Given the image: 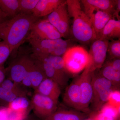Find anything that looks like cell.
I'll list each match as a JSON object with an SVG mask.
<instances>
[{
  "instance_id": "277c9868",
  "label": "cell",
  "mask_w": 120,
  "mask_h": 120,
  "mask_svg": "<svg viewBox=\"0 0 120 120\" xmlns=\"http://www.w3.org/2000/svg\"><path fill=\"white\" fill-rule=\"evenodd\" d=\"M62 57L65 69L69 73L73 75L83 71L90 60L88 52L80 46L69 47Z\"/></svg>"
},
{
  "instance_id": "d590c367",
  "label": "cell",
  "mask_w": 120,
  "mask_h": 120,
  "mask_svg": "<svg viewBox=\"0 0 120 120\" xmlns=\"http://www.w3.org/2000/svg\"><path fill=\"white\" fill-rule=\"evenodd\" d=\"M8 17L2 11L0 8V23L8 19Z\"/></svg>"
},
{
  "instance_id": "603a6c76",
  "label": "cell",
  "mask_w": 120,
  "mask_h": 120,
  "mask_svg": "<svg viewBox=\"0 0 120 120\" xmlns=\"http://www.w3.org/2000/svg\"><path fill=\"white\" fill-rule=\"evenodd\" d=\"M20 13L32 15L39 0H19Z\"/></svg>"
},
{
  "instance_id": "e575fe53",
  "label": "cell",
  "mask_w": 120,
  "mask_h": 120,
  "mask_svg": "<svg viewBox=\"0 0 120 120\" xmlns=\"http://www.w3.org/2000/svg\"><path fill=\"white\" fill-rule=\"evenodd\" d=\"M6 74V70L4 64L0 65V84L4 80Z\"/></svg>"
},
{
  "instance_id": "8992f818",
  "label": "cell",
  "mask_w": 120,
  "mask_h": 120,
  "mask_svg": "<svg viewBox=\"0 0 120 120\" xmlns=\"http://www.w3.org/2000/svg\"><path fill=\"white\" fill-rule=\"evenodd\" d=\"M94 71L92 69L90 58L88 64L78 77L81 96L80 111L84 112H88V107L92 101V76Z\"/></svg>"
},
{
  "instance_id": "9a60e30c",
  "label": "cell",
  "mask_w": 120,
  "mask_h": 120,
  "mask_svg": "<svg viewBox=\"0 0 120 120\" xmlns=\"http://www.w3.org/2000/svg\"><path fill=\"white\" fill-rule=\"evenodd\" d=\"M64 1V0H39L32 15L39 18L47 16Z\"/></svg>"
},
{
  "instance_id": "52a82bcc",
  "label": "cell",
  "mask_w": 120,
  "mask_h": 120,
  "mask_svg": "<svg viewBox=\"0 0 120 120\" xmlns=\"http://www.w3.org/2000/svg\"><path fill=\"white\" fill-rule=\"evenodd\" d=\"M57 30L62 37H68L70 32V18L66 0L56 8L45 19Z\"/></svg>"
},
{
  "instance_id": "4dcf8cb0",
  "label": "cell",
  "mask_w": 120,
  "mask_h": 120,
  "mask_svg": "<svg viewBox=\"0 0 120 120\" xmlns=\"http://www.w3.org/2000/svg\"><path fill=\"white\" fill-rule=\"evenodd\" d=\"M93 120H116V119L100 111L90 117Z\"/></svg>"
},
{
  "instance_id": "44dd1931",
  "label": "cell",
  "mask_w": 120,
  "mask_h": 120,
  "mask_svg": "<svg viewBox=\"0 0 120 120\" xmlns=\"http://www.w3.org/2000/svg\"><path fill=\"white\" fill-rule=\"evenodd\" d=\"M0 8L9 19L20 13L19 0H0Z\"/></svg>"
},
{
  "instance_id": "8fae6325",
  "label": "cell",
  "mask_w": 120,
  "mask_h": 120,
  "mask_svg": "<svg viewBox=\"0 0 120 120\" xmlns=\"http://www.w3.org/2000/svg\"><path fill=\"white\" fill-rule=\"evenodd\" d=\"M34 112L41 118L49 117L57 110V102L38 93H35L32 100Z\"/></svg>"
},
{
  "instance_id": "6da1fadb",
  "label": "cell",
  "mask_w": 120,
  "mask_h": 120,
  "mask_svg": "<svg viewBox=\"0 0 120 120\" xmlns=\"http://www.w3.org/2000/svg\"><path fill=\"white\" fill-rule=\"evenodd\" d=\"M40 18L20 13L0 23V39L12 52L26 39L32 26Z\"/></svg>"
},
{
  "instance_id": "cb8c5ba5",
  "label": "cell",
  "mask_w": 120,
  "mask_h": 120,
  "mask_svg": "<svg viewBox=\"0 0 120 120\" xmlns=\"http://www.w3.org/2000/svg\"><path fill=\"white\" fill-rule=\"evenodd\" d=\"M107 54L110 60L120 58V39L109 41L107 49Z\"/></svg>"
},
{
  "instance_id": "4fadbf2b",
  "label": "cell",
  "mask_w": 120,
  "mask_h": 120,
  "mask_svg": "<svg viewBox=\"0 0 120 120\" xmlns=\"http://www.w3.org/2000/svg\"><path fill=\"white\" fill-rule=\"evenodd\" d=\"M63 101L68 107L77 111H80L81 96L78 77L74 80L66 89Z\"/></svg>"
},
{
  "instance_id": "ffe728a7",
  "label": "cell",
  "mask_w": 120,
  "mask_h": 120,
  "mask_svg": "<svg viewBox=\"0 0 120 120\" xmlns=\"http://www.w3.org/2000/svg\"><path fill=\"white\" fill-rule=\"evenodd\" d=\"M102 76L111 82L114 86H118L120 82V71H116L112 66L109 60L104 62L99 70Z\"/></svg>"
},
{
  "instance_id": "5b68a950",
  "label": "cell",
  "mask_w": 120,
  "mask_h": 120,
  "mask_svg": "<svg viewBox=\"0 0 120 120\" xmlns=\"http://www.w3.org/2000/svg\"><path fill=\"white\" fill-rule=\"evenodd\" d=\"M93 97L91 103L94 109L98 110L104 103L107 102L110 94L114 90V86L110 82L96 70L92 76Z\"/></svg>"
},
{
  "instance_id": "ba28073f",
  "label": "cell",
  "mask_w": 120,
  "mask_h": 120,
  "mask_svg": "<svg viewBox=\"0 0 120 120\" xmlns=\"http://www.w3.org/2000/svg\"><path fill=\"white\" fill-rule=\"evenodd\" d=\"M62 37L60 32L47 19H40L32 26L26 40H52Z\"/></svg>"
},
{
  "instance_id": "d6a6232c",
  "label": "cell",
  "mask_w": 120,
  "mask_h": 120,
  "mask_svg": "<svg viewBox=\"0 0 120 120\" xmlns=\"http://www.w3.org/2000/svg\"><path fill=\"white\" fill-rule=\"evenodd\" d=\"M111 65L116 71H120V60L118 58L109 60Z\"/></svg>"
},
{
  "instance_id": "f546056e",
  "label": "cell",
  "mask_w": 120,
  "mask_h": 120,
  "mask_svg": "<svg viewBox=\"0 0 120 120\" xmlns=\"http://www.w3.org/2000/svg\"><path fill=\"white\" fill-rule=\"evenodd\" d=\"M107 102L114 107H120V92L119 90L112 91L110 94Z\"/></svg>"
},
{
  "instance_id": "e0dca14e",
  "label": "cell",
  "mask_w": 120,
  "mask_h": 120,
  "mask_svg": "<svg viewBox=\"0 0 120 120\" xmlns=\"http://www.w3.org/2000/svg\"><path fill=\"white\" fill-rule=\"evenodd\" d=\"M120 20L112 19L110 20L103 28L101 34L97 39L109 41L120 39Z\"/></svg>"
},
{
  "instance_id": "3957f363",
  "label": "cell",
  "mask_w": 120,
  "mask_h": 120,
  "mask_svg": "<svg viewBox=\"0 0 120 120\" xmlns=\"http://www.w3.org/2000/svg\"><path fill=\"white\" fill-rule=\"evenodd\" d=\"M27 40L31 46L32 54L36 56H62L70 47L68 41L62 38L52 40Z\"/></svg>"
},
{
  "instance_id": "f1b7e54d",
  "label": "cell",
  "mask_w": 120,
  "mask_h": 120,
  "mask_svg": "<svg viewBox=\"0 0 120 120\" xmlns=\"http://www.w3.org/2000/svg\"><path fill=\"white\" fill-rule=\"evenodd\" d=\"M18 97L17 95L13 92L0 86V99L1 100L9 103Z\"/></svg>"
},
{
  "instance_id": "ac0fdd59",
  "label": "cell",
  "mask_w": 120,
  "mask_h": 120,
  "mask_svg": "<svg viewBox=\"0 0 120 120\" xmlns=\"http://www.w3.org/2000/svg\"><path fill=\"white\" fill-rule=\"evenodd\" d=\"M79 111L61 110L56 111L45 120H85L86 116Z\"/></svg>"
},
{
  "instance_id": "5bb4252c",
  "label": "cell",
  "mask_w": 120,
  "mask_h": 120,
  "mask_svg": "<svg viewBox=\"0 0 120 120\" xmlns=\"http://www.w3.org/2000/svg\"><path fill=\"white\" fill-rule=\"evenodd\" d=\"M61 92V87L59 84L47 78L42 82L35 90V93L48 97L57 102Z\"/></svg>"
},
{
  "instance_id": "30bf717a",
  "label": "cell",
  "mask_w": 120,
  "mask_h": 120,
  "mask_svg": "<svg viewBox=\"0 0 120 120\" xmlns=\"http://www.w3.org/2000/svg\"><path fill=\"white\" fill-rule=\"evenodd\" d=\"M109 42L107 40L96 39L91 42L88 53L94 71L99 70L105 62Z\"/></svg>"
},
{
  "instance_id": "f35d334b",
  "label": "cell",
  "mask_w": 120,
  "mask_h": 120,
  "mask_svg": "<svg viewBox=\"0 0 120 120\" xmlns=\"http://www.w3.org/2000/svg\"><path fill=\"white\" fill-rule=\"evenodd\" d=\"M0 120H4V119H3V118H2V117H0Z\"/></svg>"
},
{
  "instance_id": "8d00e7d4",
  "label": "cell",
  "mask_w": 120,
  "mask_h": 120,
  "mask_svg": "<svg viewBox=\"0 0 120 120\" xmlns=\"http://www.w3.org/2000/svg\"><path fill=\"white\" fill-rule=\"evenodd\" d=\"M5 108V107H2V108H0V117L4 114Z\"/></svg>"
},
{
  "instance_id": "484cf974",
  "label": "cell",
  "mask_w": 120,
  "mask_h": 120,
  "mask_svg": "<svg viewBox=\"0 0 120 120\" xmlns=\"http://www.w3.org/2000/svg\"><path fill=\"white\" fill-rule=\"evenodd\" d=\"M0 86L13 92L19 97H24V95L25 94L24 92L18 87L16 84H15L14 82H12L11 79H4L0 84Z\"/></svg>"
},
{
  "instance_id": "74e56055",
  "label": "cell",
  "mask_w": 120,
  "mask_h": 120,
  "mask_svg": "<svg viewBox=\"0 0 120 120\" xmlns=\"http://www.w3.org/2000/svg\"><path fill=\"white\" fill-rule=\"evenodd\" d=\"M85 120H92V119H91V118H87V119H86Z\"/></svg>"
},
{
  "instance_id": "4316f807",
  "label": "cell",
  "mask_w": 120,
  "mask_h": 120,
  "mask_svg": "<svg viewBox=\"0 0 120 120\" xmlns=\"http://www.w3.org/2000/svg\"><path fill=\"white\" fill-rule=\"evenodd\" d=\"M120 107H114L107 102L102 106L100 111L117 120L120 116Z\"/></svg>"
},
{
  "instance_id": "7a4b0ae2",
  "label": "cell",
  "mask_w": 120,
  "mask_h": 120,
  "mask_svg": "<svg viewBox=\"0 0 120 120\" xmlns=\"http://www.w3.org/2000/svg\"><path fill=\"white\" fill-rule=\"evenodd\" d=\"M70 19H72V32L74 38L83 43H89L97 39L90 18L84 12L80 0H66Z\"/></svg>"
},
{
  "instance_id": "1f68e13d",
  "label": "cell",
  "mask_w": 120,
  "mask_h": 120,
  "mask_svg": "<svg viewBox=\"0 0 120 120\" xmlns=\"http://www.w3.org/2000/svg\"><path fill=\"white\" fill-rule=\"evenodd\" d=\"M28 71L24 77L22 82L25 86L27 87H32L30 75Z\"/></svg>"
},
{
  "instance_id": "836d02e7",
  "label": "cell",
  "mask_w": 120,
  "mask_h": 120,
  "mask_svg": "<svg viewBox=\"0 0 120 120\" xmlns=\"http://www.w3.org/2000/svg\"><path fill=\"white\" fill-rule=\"evenodd\" d=\"M120 11V0H117L116 4V9L114 11L113 16V17H116L117 20H120V16L119 13Z\"/></svg>"
},
{
  "instance_id": "7402d4cb",
  "label": "cell",
  "mask_w": 120,
  "mask_h": 120,
  "mask_svg": "<svg viewBox=\"0 0 120 120\" xmlns=\"http://www.w3.org/2000/svg\"><path fill=\"white\" fill-rule=\"evenodd\" d=\"M29 105V102L25 97H18L9 103L8 108L15 111L26 112Z\"/></svg>"
},
{
  "instance_id": "83f0119b",
  "label": "cell",
  "mask_w": 120,
  "mask_h": 120,
  "mask_svg": "<svg viewBox=\"0 0 120 120\" xmlns=\"http://www.w3.org/2000/svg\"><path fill=\"white\" fill-rule=\"evenodd\" d=\"M12 52L7 43L3 41H0V65L4 64Z\"/></svg>"
},
{
  "instance_id": "9c48e42d",
  "label": "cell",
  "mask_w": 120,
  "mask_h": 120,
  "mask_svg": "<svg viewBox=\"0 0 120 120\" xmlns=\"http://www.w3.org/2000/svg\"><path fill=\"white\" fill-rule=\"evenodd\" d=\"M34 62V60L27 53H23L19 56L11 63L7 69L11 80L15 83L22 82Z\"/></svg>"
},
{
  "instance_id": "ab89813d",
  "label": "cell",
  "mask_w": 120,
  "mask_h": 120,
  "mask_svg": "<svg viewBox=\"0 0 120 120\" xmlns=\"http://www.w3.org/2000/svg\"><path fill=\"white\" fill-rule=\"evenodd\" d=\"M120 120V119H119V120Z\"/></svg>"
},
{
  "instance_id": "d6986e66",
  "label": "cell",
  "mask_w": 120,
  "mask_h": 120,
  "mask_svg": "<svg viewBox=\"0 0 120 120\" xmlns=\"http://www.w3.org/2000/svg\"><path fill=\"white\" fill-rule=\"evenodd\" d=\"M34 63L28 71L30 75L32 87L36 90L40 84L47 77L38 62L34 59Z\"/></svg>"
},
{
  "instance_id": "7c38bea8",
  "label": "cell",
  "mask_w": 120,
  "mask_h": 120,
  "mask_svg": "<svg viewBox=\"0 0 120 120\" xmlns=\"http://www.w3.org/2000/svg\"><path fill=\"white\" fill-rule=\"evenodd\" d=\"M83 11L90 18L96 11H101L113 15L117 0H82Z\"/></svg>"
},
{
  "instance_id": "d4e9b609",
  "label": "cell",
  "mask_w": 120,
  "mask_h": 120,
  "mask_svg": "<svg viewBox=\"0 0 120 120\" xmlns=\"http://www.w3.org/2000/svg\"><path fill=\"white\" fill-rule=\"evenodd\" d=\"M26 112L15 111L5 108L4 113L1 117L4 120H22L26 116Z\"/></svg>"
},
{
  "instance_id": "2e32d148",
  "label": "cell",
  "mask_w": 120,
  "mask_h": 120,
  "mask_svg": "<svg viewBox=\"0 0 120 120\" xmlns=\"http://www.w3.org/2000/svg\"><path fill=\"white\" fill-rule=\"evenodd\" d=\"M90 18L97 39L106 24L110 20L113 19V17L112 14L108 12L98 11L93 13Z\"/></svg>"
}]
</instances>
